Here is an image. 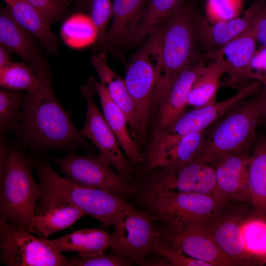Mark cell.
<instances>
[{"label":"cell","mask_w":266,"mask_h":266,"mask_svg":"<svg viewBox=\"0 0 266 266\" xmlns=\"http://www.w3.org/2000/svg\"><path fill=\"white\" fill-rule=\"evenodd\" d=\"M264 261L266 264V254H265V257H264Z\"/></svg>","instance_id":"45"},{"label":"cell","mask_w":266,"mask_h":266,"mask_svg":"<svg viewBox=\"0 0 266 266\" xmlns=\"http://www.w3.org/2000/svg\"><path fill=\"white\" fill-rule=\"evenodd\" d=\"M11 53L4 46L0 44V70L9 65L11 62Z\"/></svg>","instance_id":"42"},{"label":"cell","mask_w":266,"mask_h":266,"mask_svg":"<svg viewBox=\"0 0 266 266\" xmlns=\"http://www.w3.org/2000/svg\"><path fill=\"white\" fill-rule=\"evenodd\" d=\"M0 183V218L28 231L43 189L34 180L32 161L19 149L7 152Z\"/></svg>","instance_id":"4"},{"label":"cell","mask_w":266,"mask_h":266,"mask_svg":"<svg viewBox=\"0 0 266 266\" xmlns=\"http://www.w3.org/2000/svg\"><path fill=\"white\" fill-rule=\"evenodd\" d=\"M263 119H264L266 120V104L265 105L264 112H263Z\"/></svg>","instance_id":"44"},{"label":"cell","mask_w":266,"mask_h":266,"mask_svg":"<svg viewBox=\"0 0 266 266\" xmlns=\"http://www.w3.org/2000/svg\"><path fill=\"white\" fill-rule=\"evenodd\" d=\"M161 33L156 32L132 58L124 79L133 103L134 117L132 137L145 138L157 75L161 65Z\"/></svg>","instance_id":"5"},{"label":"cell","mask_w":266,"mask_h":266,"mask_svg":"<svg viewBox=\"0 0 266 266\" xmlns=\"http://www.w3.org/2000/svg\"><path fill=\"white\" fill-rule=\"evenodd\" d=\"M261 84L259 82L252 80L244 84L234 95L225 100L186 111L163 132L181 135L206 130L238 103L257 94L261 89Z\"/></svg>","instance_id":"15"},{"label":"cell","mask_w":266,"mask_h":266,"mask_svg":"<svg viewBox=\"0 0 266 266\" xmlns=\"http://www.w3.org/2000/svg\"><path fill=\"white\" fill-rule=\"evenodd\" d=\"M0 262L8 266H66L67 258L54 251L46 238L0 219Z\"/></svg>","instance_id":"10"},{"label":"cell","mask_w":266,"mask_h":266,"mask_svg":"<svg viewBox=\"0 0 266 266\" xmlns=\"http://www.w3.org/2000/svg\"><path fill=\"white\" fill-rule=\"evenodd\" d=\"M22 94L20 92L0 90V130L7 132L20 127L23 114Z\"/></svg>","instance_id":"33"},{"label":"cell","mask_w":266,"mask_h":266,"mask_svg":"<svg viewBox=\"0 0 266 266\" xmlns=\"http://www.w3.org/2000/svg\"><path fill=\"white\" fill-rule=\"evenodd\" d=\"M183 0H149L134 21L126 41L137 43L160 29L182 5Z\"/></svg>","instance_id":"25"},{"label":"cell","mask_w":266,"mask_h":266,"mask_svg":"<svg viewBox=\"0 0 266 266\" xmlns=\"http://www.w3.org/2000/svg\"><path fill=\"white\" fill-rule=\"evenodd\" d=\"M90 9V16L98 32L97 41L103 43L108 23L112 18V2L111 0H91Z\"/></svg>","instance_id":"37"},{"label":"cell","mask_w":266,"mask_h":266,"mask_svg":"<svg viewBox=\"0 0 266 266\" xmlns=\"http://www.w3.org/2000/svg\"><path fill=\"white\" fill-rule=\"evenodd\" d=\"M146 211L132 205L119 213L112 225L109 247L112 254L131 264L146 265L156 239L161 234Z\"/></svg>","instance_id":"8"},{"label":"cell","mask_w":266,"mask_h":266,"mask_svg":"<svg viewBox=\"0 0 266 266\" xmlns=\"http://www.w3.org/2000/svg\"><path fill=\"white\" fill-rule=\"evenodd\" d=\"M95 86L100 98L103 115L115 135L121 148L132 164L141 163L143 160L142 155L128 130V121L125 113L110 98L100 82L96 81Z\"/></svg>","instance_id":"24"},{"label":"cell","mask_w":266,"mask_h":266,"mask_svg":"<svg viewBox=\"0 0 266 266\" xmlns=\"http://www.w3.org/2000/svg\"><path fill=\"white\" fill-rule=\"evenodd\" d=\"M250 155L248 153L225 155L214 164L217 185L228 200H248L247 182Z\"/></svg>","instance_id":"22"},{"label":"cell","mask_w":266,"mask_h":266,"mask_svg":"<svg viewBox=\"0 0 266 266\" xmlns=\"http://www.w3.org/2000/svg\"><path fill=\"white\" fill-rule=\"evenodd\" d=\"M266 104V85L252 99L241 101L215 123L195 159L213 166L225 155L248 153L257 141L256 130Z\"/></svg>","instance_id":"2"},{"label":"cell","mask_w":266,"mask_h":266,"mask_svg":"<svg viewBox=\"0 0 266 266\" xmlns=\"http://www.w3.org/2000/svg\"><path fill=\"white\" fill-rule=\"evenodd\" d=\"M33 35L14 20L6 6L0 9V44L19 56L40 77L51 76L49 65Z\"/></svg>","instance_id":"16"},{"label":"cell","mask_w":266,"mask_h":266,"mask_svg":"<svg viewBox=\"0 0 266 266\" xmlns=\"http://www.w3.org/2000/svg\"><path fill=\"white\" fill-rule=\"evenodd\" d=\"M95 82L94 78L90 77L80 89L87 103L86 122L80 132L98 148L100 155L129 182L132 178V163L124 156L115 135L94 102V96L97 94Z\"/></svg>","instance_id":"12"},{"label":"cell","mask_w":266,"mask_h":266,"mask_svg":"<svg viewBox=\"0 0 266 266\" xmlns=\"http://www.w3.org/2000/svg\"><path fill=\"white\" fill-rule=\"evenodd\" d=\"M205 66L204 61L198 59L184 69L177 76L157 110L154 133L166 131L186 112L190 91Z\"/></svg>","instance_id":"19"},{"label":"cell","mask_w":266,"mask_h":266,"mask_svg":"<svg viewBox=\"0 0 266 266\" xmlns=\"http://www.w3.org/2000/svg\"><path fill=\"white\" fill-rule=\"evenodd\" d=\"M41 82L34 69L24 62H11L0 70V85L4 89L30 93L38 88Z\"/></svg>","instance_id":"32"},{"label":"cell","mask_w":266,"mask_h":266,"mask_svg":"<svg viewBox=\"0 0 266 266\" xmlns=\"http://www.w3.org/2000/svg\"><path fill=\"white\" fill-rule=\"evenodd\" d=\"M40 77L39 88L22 100L20 127L26 139L37 149L88 148V143L56 98L51 76Z\"/></svg>","instance_id":"1"},{"label":"cell","mask_w":266,"mask_h":266,"mask_svg":"<svg viewBox=\"0 0 266 266\" xmlns=\"http://www.w3.org/2000/svg\"><path fill=\"white\" fill-rule=\"evenodd\" d=\"M207 132L206 130L181 135L165 132L154 133L142 156L141 172L148 173L159 167L194 160L202 151Z\"/></svg>","instance_id":"13"},{"label":"cell","mask_w":266,"mask_h":266,"mask_svg":"<svg viewBox=\"0 0 266 266\" xmlns=\"http://www.w3.org/2000/svg\"><path fill=\"white\" fill-rule=\"evenodd\" d=\"M248 79L266 85V46L257 48L247 70Z\"/></svg>","instance_id":"40"},{"label":"cell","mask_w":266,"mask_h":266,"mask_svg":"<svg viewBox=\"0 0 266 266\" xmlns=\"http://www.w3.org/2000/svg\"><path fill=\"white\" fill-rule=\"evenodd\" d=\"M150 172L144 193H196L227 200L217 185L214 166L195 159L191 161L156 168Z\"/></svg>","instance_id":"9"},{"label":"cell","mask_w":266,"mask_h":266,"mask_svg":"<svg viewBox=\"0 0 266 266\" xmlns=\"http://www.w3.org/2000/svg\"><path fill=\"white\" fill-rule=\"evenodd\" d=\"M69 3H73L78 8L88 9L90 8L91 0H66Z\"/></svg>","instance_id":"43"},{"label":"cell","mask_w":266,"mask_h":266,"mask_svg":"<svg viewBox=\"0 0 266 266\" xmlns=\"http://www.w3.org/2000/svg\"><path fill=\"white\" fill-rule=\"evenodd\" d=\"M91 63L99 76L100 84L110 98L125 113L132 133L134 111L124 79L110 67L104 53L94 54L91 58Z\"/></svg>","instance_id":"27"},{"label":"cell","mask_w":266,"mask_h":266,"mask_svg":"<svg viewBox=\"0 0 266 266\" xmlns=\"http://www.w3.org/2000/svg\"><path fill=\"white\" fill-rule=\"evenodd\" d=\"M46 241L56 252L89 256L102 253L109 247L110 236L101 230L92 228L75 231L54 240L46 238Z\"/></svg>","instance_id":"26"},{"label":"cell","mask_w":266,"mask_h":266,"mask_svg":"<svg viewBox=\"0 0 266 266\" xmlns=\"http://www.w3.org/2000/svg\"><path fill=\"white\" fill-rule=\"evenodd\" d=\"M161 236L186 256L212 266L241 265L228 257L219 248L203 223L190 224L177 232L160 231Z\"/></svg>","instance_id":"14"},{"label":"cell","mask_w":266,"mask_h":266,"mask_svg":"<svg viewBox=\"0 0 266 266\" xmlns=\"http://www.w3.org/2000/svg\"><path fill=\"white\" fill-rule=\"evenodd\" d=\"M148 0H113L112 21L104 42L112 44L126 41L134 21Z\"/></svg>","instance_id":"29"},{"label":"cell","mask_w":266,"mask_h":266,"mask_svg":"<svg viewBox=\"0 0 266 266\" xmlns=\"http://www.w3.org/2000/svg\"><path fill=\"white\" fill-rule=\"evenodd\" d=\"M61 33L65 43L75 48L90 45L98 39V30L90 16L83 13L67 18L62 25Z\"/></svg>","instance_id":"31"},{"label":"cell","mask_w":266,"mask_h":266,"mask_svg":"<svg viewBox=\"0 0 266 266\" xmlns=\"http://www.w3.org/2000/svg\"><path fill=\"white\" fill-rule=\"evenodd\" d=\"M39 184L53 194L100 221L102 227L112 225L116 216L131 206L124 198L103 190L72 183L58 174L46 162L35 165Z\"/></svg>","instance_id":"6"},{"label":"cell","mask_w":266,"mask_h":266,"mask_svg":"<svg viewBox=\"0 0 266 266\" xmlns=\"http://www.w3.org/2000/svg\"><path fill=\"white\" fill-rule=\"evenodd\" d=\"M132 264L113 254L102 253L84 256L77 254L67 258L66 266H128Z\"/></svg>","instance_id":"38"},{"label":"cell","mask_w":266,"mask_h":266,"mask_svg":"<svg viewBox=\"0 0 266 266\" xmlns=\"http://www.w3.org/2000/svg\"><path fill=\"white\" fill-rule=\"evenodd\" d=\"M16 22L38 38L48 54L57 51L59 37L38 11L26 0H3Z\"/></svg>","instance_id":"23"},{"label":"cell","mask_w":266,"mask_h":266,"mask_svg":"<svg viewBox=\"0 0 266 266\" xmlns=\"http://www.w3.org/2000/svg\"><path fill=\"white\" fill-rule=\"evenodd\" d=\"M254 24L243 33L206 56L222 66L224 74L228 75V83L232 86L239 85L248 79L247 68L258 44Z\"/></svg>","instance_id":"18"},{"label":"cell","mask_w":266,"mask_h":266,"mask_svg":"<svg viewBox=\"0 0 266 266\" xmlns=\"http://www.w3.org/2000/svg\"><path fill=\"white\" fill-rule=\"evenodd\" d=\"M144 211L169 232L209 220L224 203L210 196L196 193H144Z\"/></svg>","instance_id":"7"},{"label":"cell","mask_w":266,"mask_h":266,"mask_svg":"<svg viewBox=\"0 0 266 266\" xmlns=\"http://www.w3.org/2000/svg\"><path fill=\"white\" fill-rule=\"evenodd\" d=\"M247 195L255 210L266 216V136L256 142L250 155Z\"/></svg>","instance_id":"28"},{"label":"cell","mask_w":266,"mask_h":266,"mask_svg":"<svg viewBox=\"0 0 266 266\" xmlns=\"http://www.w3.org/2000/svg\"><path fill=\"white\" fill-rule=\"evenodd\" d=\"M224 71L217 63L205 65L194 82L188 97V105L200 108L216 101L220 80Z\"/></svg>","instance_id":"30"},{"label":"cell","mask_w":266,"mask_h":266,"mask_svg":"<svg viewBox=\"0 0 266 266\" xmlns=\"http://www.w3.org/2000/svg\"><path fill=\"white\" fill-rule=\"evenodd\" d=\"M196 25L192 9L182 6L162 29L161 61L154 90L151 113L158 108L179 74L199 59L196 52Z\"/></svg>","instance_id":"3"},{"label":"cell","mask_w":266,"mask_h":266,"mask_svg":"<svg viewBox=\"0 0 266 266\" xmlns=\"http://www.w3.org/2000/svg\"><path fill=\"white\" fill-rule=\"evenodd\" d=\"M258 43L266 46V0L254 24Z\"/></svg>","instance_id":"41"},{"label":"cell","mask_w":266,"mask_h":266,"mask_svg":"<svg viewBox=\"0 0 266 266\" xmlns=\"http://www.w3.org/2000/svg\"><path fill=\"white\" fill-rule=\"evenodd\" d=\"M50 25L59 21L68 12L69 3L66 0H26Z\"/></svg>","instance_id":"39"},{"label":"cell","mask_w":266,"mask_h":266,"mask_svg":"<svg viewBox=\"0 0 266 266\" xmlns=\"http://www.w3.org/2000/svg\"><path fill=\"white\" fill-rule=\"evenodd\" d=\"M64 178L76 185L109 192L123 198L131 195L136 187L123 178L100 155L82 156L70 151L66 156L53 158Z\"/></svg>","instance_id":"11"},{"label":"cell","mask_w":266,"mask_h":266,"mask_svg":"<svg viewBox=\"0 0 266 266\" xmlns=\"http://www.w3.org/2000/svg\"><path fill=\"white\" fill-rule=\"evenodd\" d=\"M152 253L163 258L172 266H212L207 263L185 256L163 238L161 234L154 242Z\"/></svg>","instance_id":"35"},{"label":"cell","mask_w":266,"mask_h":266,"mask_svg":"<svg viewBox=\"0 0 266 266\" xmlns=\"http://www.w3.org/2000/svg\"><path fill=\"white\" fill-rule=\"evenodd\" d=\"M242 7L243 0H207L206 19L211 22L233 19L241 15Z\"/></svg>","instance_id":"36"},{"label":"cell","mask_w":266,"mask_h":266,"mask_svg":"<svg viewBox=\"0 0 266 266\" xmlns=\"http://www.w3.org/2000/svg\"><path fill=\"white\" fill-rule=\"evenodd\" d=\"M241 235L246 251L252 256L263 257L264 259L266 252V220L253 218L244 221Z\"/></svg>","instance_id":"34"},{"label":"cell","mask_w":266,"mask_h":266,"mask_svg":"<svg viewBox=\"0 0 266 266\" xmlns=\"http://www.w3.org/2000/svg\"><path fill=\"white\" fill-rule=\"evenodd\" d=\"M266 0H257L242 15L228 20L200 19L196 30L206 45L216 50L243 33L254 24Z\"/></svg>","instance_id":"21"},{"label":"cell","mask_w":266,"mask_h":266,"mask_svg":"<svg viewBox=\"0 0 266 266\" xmlns=\"http://www.w3.org/2000/svg\"><path fill=\"white\" fill-rule=\"evenodd\" d=\"M37 209L28 231L44 238L70 227L85 214L77 207L44 189Z\"/></svg>","instance_id":"17"},{"label":"cell","mask_w":266,"mask_h":266,"mask_svg":"<svg viewBox=\"0 0 266 266\" xmlns=\"http://www.w3.org/2000/svg\"><path fill=\"white\" fill-rule=\"evenodd\" d=\"M221 208L203 224L228 257L241 265L247 264L252 256L242 242L241 227L244 221L239 213H224Z\"/></svg>","instance_id":"20"}]
</instances>
